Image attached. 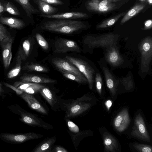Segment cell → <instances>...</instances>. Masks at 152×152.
<instances>
[{"label": "cell", "mask_w": 152, "mask_h": 152, "mask_svg": "<svg viewBox=\"0 0 152 152\" xmlns=\"http://www.w3.org/2000/svg\"><path fill=\"white\" fill-rule=\"evenodd\" d=\"M40 27L45 31L72 34L86 29L87 26L83 21L57 19L44 22Z\"/></svg>", "instance_id": "6da1fadb"}, {"label": "cell", "mask_w": 152, "mask_h": 152, "mask_svg": "<svg viewBox=\"0 0 152 152\" xmlns=\"http://www.w3.org/2000/svg\"><path fill=\"white\" fill-rule=\"evenodd\" d=\"M119 37L118 34L112 33L96 36L89 35L84 37L83 42L90 52L96 48H101L105 49L111 46L117 45Z\"/></svg>", "instance_id": "7a4b0ae2"}, {"label": "cell", "mask_w": 152, "mask_h": 152, "mask_svg": "<svg viewBox=\"0 0 152 152\" xmlns=\"http://www.w3.org/2000/svg\"><path fill=\"white\" fill-rule=\"evenodd\" d=\"M92 98L86 94L73 100L66 105V118H70L78 117L88 110L92 104L87 102Z\"/></svg>", "instance_id": "3957f363"}, {"label": "cell", "mask_w": 152, "mask_h": 152, "mask_svg": "<svg viewBox=\"0 0 152 152\" xmlns=\"http://www.w3.org/2000/svg\"><path fill=\"white\" fill-rule=\"evenodd\" d=\"M140 53V70L142 73H146L149 71L152 58V38L148 36L144 38L139 44Z\"/></svg>", "instance_id": "277c9868"}, {"label": "cell", "mask_w": 152, "mask_h": 152, "mask_svg": "<svg viewBox=\"0 0 152 152\" xmlns=\"http://www.w3.org/2000/svg\"><path fill=\"white\" fill-rule=\"evenodd\" d=\"M66 58L75 65L87 79L90 89L93 88L94 81V75L99 71L86 61L80 58L66 56Z\"/></svg>", "instance_id": "5b68a950"}, {"label": "cell", "mask_w": 152, "mask_h": 152, "mask_svg": "<svg viewBox=\"0 0 152 152\" xmlns=\"http://www.w3.org/2000/svg\"><path fill=\"white\" fill-rule=\"evenodd\" d=\"M66 59L56 57L53 58L51 61L58 70L73 74L88 83L86 78L78 69L71 62Z\"/></svg>", "instance_id": "8992f818"}, {"label": "cell", "mask_w": 152, "mask_h": 152, "mask_svg": "<svg viewBox=\"0 0 152 152\" xmlns=\"http://www.w3.org/2000/svg\"><path fill=\"white\" fill-rule=\"evenodd\" d=\"M131 134L142 140L146 142L150 141V137L144 120L140 113L137 115L135 118Z\"/></svg>", "instance_id": "52a82bcc"}, {"label": "cell", "mask_w": 152, "mask_h": 152, "mask_svg": "<svg viewBox=\"0 0 152 152\" xmlns=\"http://www.w3.org/2000/svg\"><path fill=\"white\" fill-rule=\"evenodd\" d=\"M43 136L42 135L34 132L15 134L4 133L0 135V137L3 140L16 143H23L31 140L41 138Z\"/></svg>", "instance_id": "ba28073f"}, {"label": "cell", "mask_w": 152, "mask_h": 152, "mask_svg": "<svg viewBox=\"0 0 152 152\" xmlns=\"http://www.w3.org/2000/svg\"><path fill=\"white\" fill-rule=\"evenodd\" d=\"M54 52L56 53H64L72 51L80 52L81 49L75 41L64 38L56 39L54 43Z\"/></svg>", "instance_id": "9c48e42d"}, {"label": "cell", "mask_w": 152, "mask_h": 152, "mask_svg": "<svg viewBox=\"0 0 152 152\" xmlns=\"http://www.w3.org/2000/svg\"><path fill=\"white\" fill-rule=\"evenodd\" d=\"M104 51L105 60L111 66L116 67L124 63V60L119 53L117 45L111 46L105 49Z\"/></svg>", "instance_id": "30bf717a"}, {"label": "cell", "mask_w": 152, "mask_h": 152, "mask_svg": "<svg viewBox=\"0 0 152 152\" xmlns=\"http://www.w3.org/2000/svg\"><path fill=\"white\" fill-rule=\"evenodd\" d=\"M20 120L25 124L34 127H38L46 129L53 128L52 125L38 117L37 115L26 111L20 113Z\"/></svg>", "instance_id": "8fae6325"}, {"label": "cell", "mask_w": 152, "mask_h": 152, "mask_svg": "<svg viewBox=\"0 0 152 152\" xmlns=\"http://www.w3.org/2000/svg\"><path fill=\"white\" fill-rule=\"evenodd\" d=\"M13 40V38L9 36L0 42L2 50L3 64L6 69L9 66L12 59V47Z\"/></svg>", "instance_id": "7c38bea8"}, {"label": "cell", "mask_w": 152, "mask_h": 152, "mask_svg": "<svg viewBox=\"0 0 152 152\" xmlns=\"http://www.w3.org/2000/svg\"><path fill=\"white\" fill-rule=\"evenodd\" d=\"M130 122V118L127 109L121 110L115 118L113 126L115 129L121 132L125 130Z\"/></svg>", "instance_id": "4fadbf2b"}, {"label": "cell", "mask_w": 152, "mask_h": 152, "mask_svg": "<svg viewBox=\"0 0 152 152\" xmlns=\"http://www.w3.org/2000/svg\"><path fill=\"white\" fill-rule=\"evenodd\" d=\"M107 86L113 95H115L117 88L120 83V80L117 79L105 65H101Z\"/></svg>", "instance_id": "5bb4252c"}, {"label": "cell", "mask_w": 152, "mask_h": 152, "mask_svg": "<svg viewBox=\"0 0 152 152\" xmlns=\"http://www.w3.org/2000/svg\"><path fill=\"white\" fill-rule=\"evenodd\" d=\"M20 95V97L27 103L31 109L42 114L48 115V112L46 110L32 94L23 92Z\"/></svg>", "instance_id": "9a60e30c"}, {"label": "cell", "mask_w": 152, "mask_h": 152, "mask_svg": "<svg viewBox=\"0 0 152 152\" xmlns=\"http://www.w3.org/2000/svg\"><path fill=\"white\" fill-rule=\"evenodd\" d=\"M39 16L48 18L56 19H75L88 17V15L86 13L78 12H72L50 15L42 14Z\"/></svg>", "instance_id": "2e32d148"}, {"label": "cell", "mask_w": 152, "mask_h": 152, "mask_svg": "<svg viewBox=\"0 0 152 152\" xmlns=\"http://www.w3.org/2000/svg\"><path fill=\"white\" fill-rule=\"evenodd\" d=\"M102 137L104 148L107 152H115L118 150V145L116 139L109 133L104 132Z\"/></svg>", "instance_id": "e0dca14e"}, {"label": "cell", "mask_w": 152, "mask_h": 152, "mask_svg": "<svg viewBox=\"0 0 152 152\" xmlns=\"http://www.w3.org/2000/svg\"><path fill=\"white\" fill-rule=\"evenodd\" d=\"M41 95L48 103L52 108L56 110L60 105V102L57 97L48 88L45 86L39 91Z\"/></svg>", "instance_id": "ac0fdd59"}, {"label": "cell", "mask_w": 152, "mask_h": 152, "mask_svg": "<svg viewBox=\"0 0 152 152\" xmlns=\"http://www.w3.org/2000/svg\"><path fill=\"white\" fill-rule=\"evenodd\" d=\"M20 81L23 82H31L40 84L51 83H55L56 80L32 75H26L21 76Z\"/></svg>", "instance_id": "d6986e66"}, {"label": "cell", "mask_w": 152, "mask_h": 152, "mask_svg": "<svg viewBox=\"0 0 152 152\" xmlns=\"http://www.w3.org/2000/svg\"><path fill=\"white\" fill-rule=\"evenodd\" d=\"M56 141L55 136L46 138L39 143L32 151L33 152H51Z\"/></svg>", "instance_id": "ffe728a7"}, {"label": "cell", "mask_w": 152, "mask_h": 152, "mask_svg": "<svg viewBox=\"0 0 152 152\" xmlns=\"http://www.w3.org/2000/svg\"><path fill=\"white\" fill-rule=\"evenodd\" d=\"M146 4L142 2L135 5L123 16L121 20L120 24H123L137 14L144 8Z\"/></svg>", "instance_id": "44dd1931"}, {"label": "cell", "mask_w": 152, "mask_h": 152, "mask_svg": "<svg viewBox=\"0 0 152 152\" xmlns=\"http://www.w3.org/2000/svg\"><path fill=\"white\" fill-rule=\"evenodd\" d=\"M0 22L12 28L20 29L25 25L24 22L22 20L12 17H0Z\"/></svg>", "instance_id": "7402d4cb"}, {"label": "cell", "mask_w": 152, "mask_h": 152, "mask_svg": "<svg viewBox=\"0 0 152 152\" xmlns=\"http://www.w3.org/2000/svg\"><path fill=\"white\" fill-rule=\"evenodd\" d=\"M34 1L38 5L39 11L42 15H53L58 11L57 8L41 0H34Z\"/></svg>", "instance_id": "603a6c76"}, {"label": "cell", "mask_w": 152, "mask_h": 152, "mask_svg": "<svg viewBox=\"0 0 152 152\" xmlns=\"http://www.w3.org/2000/svg\"><path fill=\"white\" fill-rule=\"evenodd\" d=\"M126 12L121 13L113 17L103 21L96 26L97 29H101L110 27L114 24L121 17H123Z\"/></svg>", "instance_id": "cb8c5ba5"}, {"label": "cell", "mask_w": 152, "mask_h": 152, "mask_svg": "<svg viewBox=\"0 0 152 152\" xmlns=\"http://www.w3.org/2000/svg\"><path fill=\"white\" fill-rule=\"evenodd\" d=\"M18 3L23 7L28 17L31 18L34 13L39 12L38 10L35 8L30 3L29 0H14Z\"/></svg>", "instance_id": "d4e9b609"}, {"label": "cell", "mask_w": 152, "mask_h": 152, "mask_svg": "<svg viewBox=\"0 0 152 152\" xmlns=\"http://www.w3.org/2000/svg\"><path fill=\"white\" fill-rule=\"evenodd\" d=\"M116 4L113 3L108 5L100 7H86L89 11L100 13H105L110 12L116 9Z\"/></svg>", "instance_id": "484cf974"}, {"label": "cell", "mask_w": 152, "mask_h": 152, "mask_svg": "<svg viewBox=\"0 0 152 152\" xmlns=\"http://www.w3.org/2000/svg\"><path fill=\"white\" fill-rule=\"evenodd\" d=\"M21 59L19 55L16 58V63L14 68L11 69L7 74V78H13L17 76L19 73L21 69Z\"/></svg>", "instance_id": "4316f807"}, {"label": "cell", "mask_w": 152, "mask_h": 152, "mask_svg": "<svg viewBox=\"0 0 152 152\" xmlns=\"http://www.w3.org/2000/svg\"><path fill=\"white\" fill-rule=\"evenodd\" d=\"M24 69L29 71H35L42 72H46L49 71L46 67L37 64L31 63L26 65Z\"/></svg>", "instance_id": "83f0119b"}, {"label": "cell", "mask_w": 152, "mask_h": 152, "mask_svg": "<svg viewBox=\"0 0 152 152\" xmlns=\"http://www.w3.org/2000/svg\"><path fill=\"white\" fill-rule=\"evenodd\" d=\"M31 47V44L29 39H26L23 42L20 56L21 59H25L29 56Z\"/></svg>", "instance_id": "f1b7e54d"}, {"label": "cell", "mask_w": 152, "mask_h": 152, "mask_svg": "<svg viewBox=\"0 0 152 152\" xmlns=\"http://www.w3.org/2000/svg\"><path fill=\"white\" fill-rule=\"evenodd\" d=\"M114 3L111 0H91L86 2V7H100L108 5Z\"/></svg>", "instance_id": "f546056e"}, {"label": "cell", "mask_w": 152, "mask_h": 152, "mask_svg": "<svg viewBox=\"0 0 152 152\" xmlns=\"http://www.w3.org/2000/svg\"><path fill=\"white\" fill-rule=\"evenodd\" d=\"M45 86L41 84L32 83V84L27 88L23 92L32 94L39 92L40 90Z\"/></svg>", "instance_id": "4dcf8cb0"}, {"label": "cell", "mask_w": 152, "mask_h": 152, "mask_svg": "<svg viewBox=\"0 0 152 152\" xmlns=\"http://www.w3.org/2000/svg\"><path fill=\"white\" fill-rule=\"evenodd\" d=\"M4 6V11L10 14L15 15H20V13L18 9L10 2L6 3Z\"/></svg>", "instance_id": "1f68e13d"}, {"label": "cell", "mask_w": 152, "mask_h": 152, "mask_svg": "<svg viewBox=\"0 0 152 152\" xmlns=\"http://www.w3.org/2000/svg\"><path fill=\"white\" fill-rule=\"evenodd\" d=\"M96 89L99 95H101L103 84V80L102 76L99 71L97 72L95 77Z\"/></svg>", "instance_id": "d6a6232c"}, {"label": "cell", "mask_w": 152, "mask_h": 152, "mask_svg": "<svg viewBox=\"0 0 152 152\" xmlns=\"http://www.w3.org/2000/svg\"><path fill=\"white\" fill-rule=\"evenodd\" d=\"M35 36L37 42L40 46L45 50H48V44L44 38L39 33H37Z\"/></svg>", "instance_id": "836d02e7"}, {"label": "cell", "mask_w": 152, "mask_h": 152, "mask_svg": "<svg viewBox=\"0 0 152 152\" xmlns=\"http://www.w3.org/2000/svg\"><path fill=\"white\" fill-rule=\"evenodd\" d=\"M133 146L137 151L142 152H151L152 148L151 146L142 144L135 143Z\"/></svg>", "instance_id": "e575fe53"}, {"label": "cell", "mask_w": 152, "mask_h": 152, "mask_svg": "<svg viewBox=\"0 0 152 152\" xmlns=\"http://www.w3.org/2000/svg\"><path fill=\"white\" fill-rule=\"evenodd\" d=\"M60 71L64 77L68 79L75 81L80 83H87L86 81L73 74L64 71Z\"/></svg>", "instance_id": "d590c367"}, {"label": "cell", "mask_w": 152, "mask_h": 152, "mask_svg": "<svg viewBox=\"0 0 152 152\" xmlns=\"http://www.w3.org/2000/svg\"><path fill=\"white\" fill-rule=\"evenodd\" d=\"M10 36L6 28L0 23V42L4 39Z\"/></svg>", "instance_id": "8d00e7d4"}, {"label": "cell", "mask_w": 152, "mask_h": 152, "mask_svg": "<svg viewBox=\"0 0 152 152\" xmlns=\"http://www.w3.org/2000/svg\"><path fill=\"white\" fill-rule=\"evenodd\" d=\"M49 4L56 5L64 4V3L61 0H41Z\"/></svg>", "instance_id": "74e56055"}, {"label": "cell", "mask_w": 152, "mask_h": 152, "mask_svg": "<svg viewBox=\"0 0 152 152\" xmlns=\"http://www.w3.org/2000/svg\"><path fill=\"white\" fill-rule=\"evenodd\" d=\"M4 84L7 87L15 91L16 92L17 94L18 95H20L23 92L22 91L18 89L17 88H16L14 86L11 85L6 83H4Z\"/></svg>", "instance_id": "f35d334b"}, {"label": "cell", "mask_w": 152, "mask_h": 152, "mask_svg": "<svg viewBox=\"0 0 152 152\" xmlns=\"http://www.w3.org/2000/svg\"><path fill=\"white\" fill-rule=\"evenodd\" d=\"M152 28V20L151 19H148L146 20L144 24L143 30H147L151 28Z\"/></svg>", "instance_id": "ab89813d"}, {"label": "cell", "mask_w": 152, "mask_h": 152, "mask_svg": "<svg viewBox=\"0 0 152 152\" xmlns=\"http://www.w3.org/2000/svg\"><path fill=\"white\" fill-rule=\"evenodd\" d=\"M68 151L64 148L60 146H57L54 148L51 151V152H67Z\"/></svg>", "instance_id": "60d3db41"}, {"label": "cell", "mask_w": 152, "mask_h": 152, "mask_svg": "<svg viewBox=\"0 0 152 152\" xmlns=\"http://www.w3.org/2000/svg\"><path fill=\"white\" fill-rule=\"evenodd\" d=\"M112 104V102L110 100L107 101L105 102V105L108 110H109Z\"/></svg>", "instance_id": "b9f144b4"}, {"label": "cell", "mask_w": 152, "mask_h": 152, "mask_svg": "<svg viewBox=\"0 0 152 152\" xmlns=\"http://www.w3.org/2000/svg\"><path fill=\"white\" fill-rule=\"evenodd\" d=\"M4 12V6L1 4L0 1V17L1 16V14Z\"/></svg>", "instance_id": "7bdbcfd3"}, {"label": "cell", "mask_w": 152, "mask_h": 152, "mask_svg": "<svg viewBox=\"0 0 152 152\" xmlns=\"http://www.w3.org/2000/svg\"><path fill=\"white\" fill-rule=\"evenodd\" d=\"M3 90L2 88V84L0 83V95L1 94V93L3 92Z\"/></svg>", "instance_id": "ee69618b"}, {"label": "cell", "mask_w": 152, "mask_h": 152, "mask_svg": "<svg viewBox=\"0 0 152 152\" xmlns=\"http://www.w3.org/2000/svg\"><path fill=\"white\" fill-rule=\"evenodd\" d=\"M147 1V3L150 5L151 6L152 3V0H146Z\"/></svg>", "instance_id": "f6af8a7d"}, {"label": "cell", "mask_w": 152, "mask_h": 152, "mask_svg": "<svg viewBox=\"0 0 152 152\" xmlns=\"http://www.w3.org/2000/svg\"><path fill=\"white\" fill-rule=\"evenodd\" d=\"M140 1H141L142 3H147V1L146 0H139Z\"/></svg>", "instance_id": "bcb514c9"}, {"label": "cell", "mask_w": 152, "mask_h": 152, "mask_svg": "<svg viewBox=\"0 0 152 152\" xmlns=\"http://www.w3.org/2000/svg\"><path fill=\"white\" fill-rule=\"evenodd\" d=\"M112 0L113 1V2H116L119 1L121 0Z\"/></svg>", "instance_id": "7dc6e473"}]
</instances>
